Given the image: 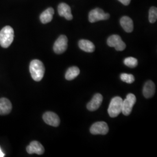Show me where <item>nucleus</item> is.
<instances>
[{"label": "nucleus", "instance_id": "f257e3e1", "mask_svg": "<svg viewBox=\"0 0 157 157\" xmlns=\"http://www.w3.org/2000/svg\"><path fill=\"white\" fill-rule=\"evenodd\" d=\"M29 70L32 78L34 81L40 82L43 78L45 72V67L41 61L39 59H34L30 63Z\"/></svg>", "mask_w": 157, "mask_h": 157}, {"label": "nucleus", "instance_id": "f03ea898", "mask_svg": "<svg viewBox=\"0 0 157 157\" xmlns=\"http://www.w3.org/2000/svg\"><path fill=\"white\" fill-rule=\"evenodd\" d=\"M14 39L13 29L10 26L3 28L0 31V45L3 48L10 47Z\"/></svg>", "mask_w": 157, "mask_h": 157}, {"label": "nucleus", "instance_id": "7ed1b4c3", "mask_svg": "<svg viewBox=\"0 0 157 157\" xmlns=\"http://www.w3.org/2000/svg\"><path fill=\"white\" fill-rule=\"evenodd\" d=\"M123 100L120 97H115L110 102L109 105L108 109L109 115L111 118H115L118 117L122 112Z\"/></svg>", "mask_w": 157, "mask_h": 157}, {"label": "nucleus", "instance_id": "20e7f679", "mask_svg": "<svg viewBox=\"0 0 157 157\" xmlns=\"http://www.w3.org/2000/svg\"><path fill=\"white\" fill-rule=\"evenodd\" d=\"M136 102V98L133 94L130 93L126 96V98L123 100L122 112L124 115L128 116L132 111L133 107Z\"/></svg>", "mask_w": 157, "mask_h": 157}, {"label": "nucleus", "instance_id": "39448f33", "mask_svg": "<svg viewBox=\"0 0 157 157\" xmlns=\"http://www.w3.org/2000/svg\"><path fill=\"white\" fill-rule=\"evenodd\" d=\"M109 14L105 13L100 8H95L91 10L89 15V21L91 23H94L100 21H105L109 18Z\"/></svg>", "mask_w": 157, "mask_h": 157}, {"label": "nucleus", "instance_id": "423d86ee", "mask_svg": "<svg viewBox=\"0 0 157 157\" xmlns=\"http://www.w3.org/2000/svg\"><path fill=\"white\" fill-rule=\"evenodd\" d=\"M107 44L111 47H114L116 50L121 51L125 49L126 44L121 37L117 34H113L108 37Z\"/></svg>", "mask_w": 157, "mask_h": 157}, {"label": "nucleus", "instance_id": "0eeeda50", "mask_svg": "<svg viewBox=\"0 0 157 157\" xmlns=\"http://www.w3.org/2000/svg\"><path fill=\"white\" fill-rule=\"evenodd\" d=\"M67 38L65 35H61L54 43L53 50L57 54H61L67 50Z\"/></svg>", "mask_w": 157, "mask_h": 157}, {"label": "nucleus", "instance_id": "6e6552de", "mask_svg": "<svg viewBox=\"0 0 157 157\" xmlns=\"http://www.w3.org/2000/svg\"><path fill=\"white\" fill-rule=\"evenodd\" d=\"M109 131V128L105 122H97L90 128V133L93 135H106Z\"/></svg>", "mask_w": 157, "mask_h": 157}, {"label": "nucleus", "instance_id": "1a4fd4ad", "mask_svg": "<svg viewBox=\"0 0 157 157\" xmlns=\"http://www.w3.org/2000/svg\"><path fill=\"white\" fill-rule=\"evenodd\" d=\"M43 119L45 124L54 127H57L60 124V119L54 112H46L43 116Z\"/></svg>", "mask_w": 157, "mask_h": 157}, {"label": "nucleus", "instance_id": "9d476101", "mask_svg": "<svg viewBox=\"0 0 157 157\" xmlns=\"http://www.w3.org/2000/svg\"><path fill=\"white\" fill-rule=\"evenodd\" d=\"M26 151L29 154H36L37 155H41L44 152V148L39 141H33L27 147Z\"/></svg>", "mask_w": 157, "mask_h": 157}, {"label": "nucleus", "instance_id": "9b49d317", "mask_svg": "<svg viewBox=\"0 0 157 157\" xmlns=\"http://www.w3.org/2000/svg\"><path fill=\"white\" fill-rule=\"evenodd\" d=\"M103 100L102 95L100 93H97L93 96L91 100L87 104V108L90 111H94L99 108Z\"/></svg>", "mask_w": 157, "mask_h": 157}, {"label": "nucleus", "instance_id": "f8f14e48", "mask_svg": "<svg viewBox=\"0 0 157 157\" xmlns=\"http://www.w3.org/2000/svg\"><path fill=\"white\" fill-rule=\"evenodd\" d=\"M58 12L61 17H64L68 21L73 19V16L71 12V8L65 3H61L58 6Z\"/></svg>", "mask_w": 157, "mask_h": 157}, {"label": "nucleus", "instance_id": "ddd939ff", "mask_svg": "<svg viewBox=\"0 0 157 157\" xmlns=\"http://www.w3.org/2000/svg\"><path fill=\"white\" fill-rule=\"evenodd\" d=\"M11 102L6 98H0V115H6L11 111Z\"/></svg>", "mask_w": 157, "mask_h": 157}, {"label": "nucleus", "instance_id": "4468645a", "mask_svg": "<svg viewBox=\"0 0 157 157\" xmlns=\"http://www.w3.org/2000/svg\"><path fill=\"white\" fill-rule=\"evenodd\" d=\"M155 92V86L154 83L151 81L148 80L146 82L143 90V94L146 98H150L152 97Z\"/></svg>", "mask_w": 157, "mask_h": 157}, {"label": "nucleus", "instance_id": "2eb2a0df", "mask_svg": "<svg viewBox=\"0 0 157 157\" xmlns=\"http://www.w3.org/2000/svg\"><path fill=\"white\" fill-rule=\"evenodd\" d=\"M120 23L124 30L127 33H131L133 30V22L129 17L124 16L121 17Z\"/></svg>", "mask_w": 157, "mask_h": 157}, {"label": "nucleus", "instance_id": "dca6fc26", "mask_svg": "<svg viewBox=\"0 0 157 157\" xmlns=\"http://www.w3.org/2000/svg\"><path fill=\"white\" fill-rule=\"evenodd\" d=\"M54 14V10L52 8H48L44 11L41 13L40 16V21L43 24L50 22L52 20L53 15Z\"/></svg>", "mask_w": 157, "mask_h": 157}, {"label": "nucleus", "instance_id": "f3484780", "mask_svg": "<svg viewBox=\"0 0 157 157\" xmlns=\"http://www.w3.org/2000/svg\"><path fill=\"white\" fill-rule=\"evenodd\" d=\"M78 47L81 50L87 52H93L95 50V45L87 40H80L78 41Z\"/></svg>", "mask_w": 157, "mask_h": 157}, {"label": "nucleus", "instance_id": "a211bd4d", "mask_svg": "<svg viewBox=\"0 0 157 157\" xmlns=\"http://www.w3.org/2000/svg\"><path fill=\"white\" fill-rule=\"evenodd\" d=\"M80 73V70L76 67H69L65 73V78L67 80H72L76 78Z\"/></svg>", "mask_w": 157, "mask_h": 157}, {"label": "nucleus", "instance_id": "6ab92c4d", "mask_svg": "<svg viewBox=\"0 0 157 157\" xmlns=\"http://www.w3.org/2000/svg\"><path fill=\"white\" fill-rule=\"evenodd\" d=\"M149 22L154 23L157 21V8L155 6H152L149 10L148 15Z\"/></svg>", "mask_w": 157, "mask_h": 157}, {"label": "nucleus", "instance_id": "aec40b11", "mask_svg": "<svg viewBox=\"0 0 157 157\" xmlns=\"http://www.w3.org/2000/svg\"><path fill=\"white\" fill-rule=\"evenodd\" d=\"M124 64L130 67H137L138 61L137 59L133 57H128L124 59Z\"/></svg>", "mask_w": 157, "mask_h": 157}, {"label": "nucleus", "instance_id": "412c9836", "mask_svg": "<svg viewBox=\"0 0 157 157\" xmlns=\"http://www.w3.org/2000/svg\"><path fill=\"white\" fill-rule=\"evenodd\" d=\"M121 79L124 82L127 83L131 84L134 82L135 81V77L133 75L128 74V73H122L121 75Z\"/></svg>", "mask_w": 157, "mask_h": 157}, {"label": "nucleus", "instance_id": "4be33fe9", "mask_svg": "<svg viewBox=\"0 0 157 157\" xmlns=\"http://www.w3.org/2000/svg\"><path fill=\"white\" fill-rule=\"evenodd\" d=\"M119 2H121L124 6H128L130 3L131 0H118Z\"/></svg>", "mask_w": 157, "mask_h": 157}, {"label": "nucleus", "instance_id": "5701e85b", "mask_svg": "<svg viewBox=\"0 0 157 157\" xmlns=\"http://www.w3.org/2000/svg\"><path fill=\"white\" fill-rule=\"evenodd\" d=\"M5 157V154H4V153H3V152H2V150H1V148H0V157Z\"/></svg>", "mask_w": 157, "mask_h": 157}]
</instances>
